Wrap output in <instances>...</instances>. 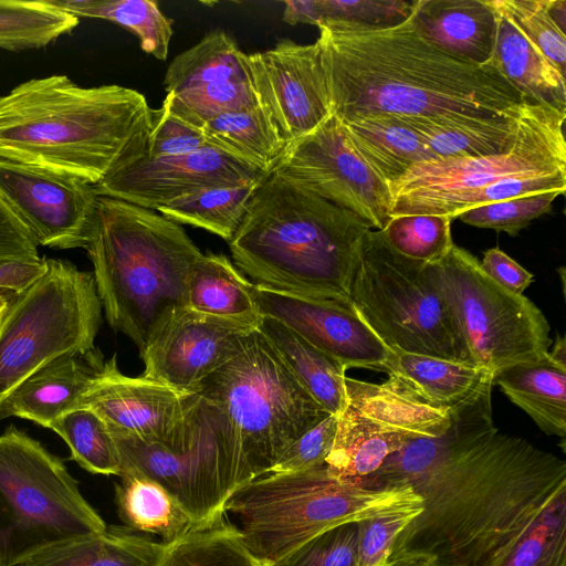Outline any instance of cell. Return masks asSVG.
<instances>
[{"instance_id": "1", "label": "cell", "mask_w": 566, "mask_h": 566, "mask_svg": "<svg viewBox=\"0 0 566 566\" xmlns=\"http://www.w3.org/2000/svg\"><path fill=\"white\" fill-rule=\"evenodd\" d=\"M405 485L422 511L391 556L416 552L436 566H484L566 492V462L494 428L455 444Z\"/></svg>"}, {"instance_id": "2", "label": "cell", "mask_w": 566, "mask_h": 566, "mask_svg": "<svg viewBox=\"0 0 566 566\" xmlns=\"http://www.w3.org/2000/svg\"><path fill=\"white\" fill-rule=\"evenodd\" d=\"M332 115L494 116L525 96L491 63L471 64L423 39L409 18L388 28L318 27Z\"/></svg>"}, {"instance_id": "3", "label": "cell", "mask_w": 566, "mask_h": 566, "mask_svg": "<svg viewBox=\"0 0 566 566\" xmlns=\"http://www.w3.org/2000/svg\"><path fill=\"white\" fill-rule=\"evenodd\" d=\"M153 119L134 88L31 78L0 96V158L96 185L147 154Z\"/></svg>"}, {"instance_id": "4", "label": "cell", "mask_w": 566, "mask_h": 566, "mask_svg": "<svg viewBox=\"0 0 566 566\" xmlns=\"http://www.w3.org/2000/svg\"><path fill=\"white\" fill-rule=\"evenodd\" d=\"M373 228L272 170L231 238L233 264L255 284L349 306L361 242Z\"/></svg>"}, {"instance_id": "5", "label": "cell", "mask_w": 566, "mask_h": 566, "mask_svg": "<svg viewBox=\"0 0 566 566\" xmlns=\"http://www.w3.org/2000/svg\"><path fill=\"white\" fill-rule=\"evenodd\" d=\"M85 250L108 325L139 354L159 324L186 306L190 272L203 254L180 224L106 196L97 198Z\"/></svg>"}, {"instance_id": "6", "label": "cell", "mask_w": 566, "mask_h": 566, "mask_svg": "<svg viewBox=\"0 0 566 566\" xmlns=\"http://www.w3.org/2000/svg\"><path fill=\"white\" fill-rule=\"evenodd\" d=\"M422 506L409 486L373 490L333 476L326 465L298 472H273L238 488L224 513L248 552L271 566L298 546L335 526Z\"/></svg>"}, {"instance_id": "7", "label": "cell", "mask_w": 566, "mask_h": 566, "mask_svg": "<svg viewBox=\"0 0 566 566\" xmlns=\"http://www.w3.org/2000/svg\"><path fill=\"white\" fill-rule=\"evenodd\" d=\"M216 405L239 446L248 476L266 474L283 452L327 417L259 329L193 390Z\"/></svg>"}, {"instance_id": "8", "label": "cell", "mask_w": 566, "mask_h": 566, "mask_svg": "<svg viewBox=\"0 0 566 566\" xmlns=\"http://www.w3.org/2000/svg\"><path fill=\"white\" fill-rule=\"evenodd\" d=\"M349 302L389 350L475 366L434 265L401 255L381 230L361 242Z\"/></svg>"}, {"instance_id": "9", "label": "cell", "mask_w": 566, "mask_h": 566, "mask_svg": "<svg viewBox=\"0 0 566 566\" xmlns=\"http://www.w3.org/2000/svg\"><path fill=\"white\" fill-rule=\"evenodd\" d=\"M106 527L62 459L13 424L0 434V566Z\"/></svg>"}, {"instance_id": "10", "label": "cell", "mask_w": 566, "mask_h": 566, "mask_svg": "<svg viewBox=\"0 0 566 566\" xmlns=\"http://www.w3.org/2000/svg\"><path fill=\"white\" fill-rule=\"evenodd\" d=\"M111 434L118 452L119 475L135 472L160 484L179 501L197 527L223 521L227 500L250 481L227 419L200 394L161 441Z\"/></svg>"}, {"instance_id": "11", "label": "cell", "mask_w": 566, "mask_h": 566, "mask_svg": "<svg viewBox=\"0 0 566 566\" xmlns=\"http://www.w3.org/2000/svg\"><path fill=\"white\" fill-rule=\"evenodd\" d=\"M17 293L0 318V403L35 370L66 353L95 349L102 304L93 272L61 259Z\"/></svg>"}, {"instance_id": "12", "label": "cell", "mask_w": 566, "mask_h": 566, "mask_svg": "<svg viewBox=\"0 0 566 566\" xmlns=\"http://www.w3.org/2000/svg\"><path fill=\"white\" fill-rule=\"evenodd\" d=\"M566 112L525 99L512 145L504 151L474 158H448L415 164L388 185L391 218L441 214L457 197L512 176L566 171Z\"/></svg>"}, {"instance_id": "13", "label": "cell", "mask_w": 566, "mask_h": 566, "mask_svg": "<svg viewBox=\"0 0 566 566\" xmlns=\"http://www.w3.org/2000/svg\"><path fill=\"white\" fill-rule=\"evenodd\" d=\"M433 265L476 367L495 376L548 353L551 326L543 312L524 295L494 282L472 253L453 244Z\"/></svg>"}, {"instance_id": "14", "label": "cell", "mask_w": 566, "mask_h": 566, "mask_svg": "<svg viewBox=\"0 0 566 566\" xmlns=\"http://www.w3.org/2000/svg\"><path fill=\"white\" fill-rule=\"evenodd\" d=\"M273 170L350 210L373 229L384 230L391 219L388 185L354 150L334 115L289 144Z\"/></svg>"}, {"instance_id": "15", "label": "cell", "mask_w": 566, "mask_h": 566, "mask_svg": "<svg viewBox=\"0 0 566 566\" xmlns=\"http://www.w3.org/2000/svg\"><path fill=\"white\" fill-rule=\"evenodd\" d=\"M164 88V103L200 128L220 114L259 104L247 54L221 30L207 33L172 60Z\"/></svg>"}, {"instance_id": "16", "label": "cell", "mask_w": 566, "mask_h": 566, "mask_svg": "<svg viewBox=\"0 0 566 566\" xmlns=\"http://www.w3.org/2000/svg\"><path fill=\"white\" fill-rule=\"evenodd\" d=\"M0 192L38 245L85 249L98 198L94 185L0 158Z\"/></svg>"}, {"instance_id": "17", "label": "cell", "mask_w": 566, "mask_h": 566, "mask_svg": "<svg viewBox=\"0 0 566 566\" xmlns=\"http://www.w3.org/2000/svg\"><path fill=\"white\" fill-rule=\"evenodd\" d=\"M247 60L258 102L287 145L332 115L317 42L283 39L270 50L247 54Z\"/></svg>"}, {"instance_id": "18", "label": "cell", "mask_w": 566, "mask_h": 566, "mask_svg": "<svg viewBox=\"0 0 566 566\" xmlns=\"http://www.w3.org/2000/svg\"><path fill=\"white\" fill-rule=\"evenodd\" d=\"M266 175L230 154L208 146L179 156H144L94 185L106 196L157 211L174 200L217 186H241Z\"/></svg>"}, {"instance_id": "19", "label": "cell", "mask_w": 566, "mask_h": 566, "mask_svg": "<svg viewBox=\"0 0 566 566\" xmlns=\"http://www.w3.org/2000/svg\"><path fill=\"white\" fill-rule=\"evenodd\" d=\"M259 324L202 314L186 306L172 311L139 354L140 376L193 391L231 355L239 337Z\"/></svg>"}, {"instance_id": "20", "label": "cell", "mask_w": 566, "mask_h": 566, "mask_svg": "<svg viewBox=\"0 0 566 566\" xmlns=\"http://www.w3.org/2000/svg\"><path fill=\"white\" fill-rule=\"evenodd\" d=\"M197 398L196 391L124 375L114 354L91 378L77 408L93 410L112 433L161 441L180 423Z\"/></svg>"}, {"instance_id": "21", "label": "cell", "mask_w": 566, "mask_h": 566, "mask_svg": "<svg viewBox=\"0 0 566 566\" xmlns=\"http://www.w3.org/2000/svg\"><path fill=\"white\" fill-rule=\"evenodd\" d=\"M262 316L286 325L344 368L381 370L389 350L353 307L329 300L302 297L254 283Z\"/></svg>"}, {"instance_id": "22", "label": "cell", "mask_w": 566, "mask_h": 566, "mask_svg": "<svg viewBox=\"0 0 566 566\" xmlns=\"http://www.w3.org/2000/svg\"><path fill=\"white\" fill-rule=\"evenodd\" d=\"M382 382L391 391L419 405L455 412L490 394L494 374L473 365L430 356L391 352Z\"/></svg>"}, {"instance_id": "23", "label": "cell", "mask_w": 566, "mask_h": 566, "mask_svg": "<svg viewBox=\"0 0 566 566\" xmlns=\"http://www.w3.org/2000/svg\"><path fill=\"white\" fill-rule=\"evenodd\" d=\"M103 364L98 348L54 358L2 400L0 420L19 417L50 429L59 417L77 408L81 395Z\"/></svg>"}, {"instance_id": "24", "label": "cell", "mask_w": 566, "mask_h": 566, "mask_svg": "<svg viewBox=\"0 0 566 566\" xmlns=\"http://www.w3.org/2000/svg\"><path fill=\"white\" fill-rule=\"evenodd\" d=\"M409 21L449 56L475 65L492 59L496 12L490 0H416Z\"/></svg>"}, {"instance_id": "25", "label": "cell", "mask_w": 566, "mask_h": 566, "mask_svg": "<svg viewBox=\"0 0 566 566\" xmlns=\"http://www.w3.org/2000/svg\"><path fill=\"white\" fill-rule=\"evenodd\" d=\"M520 111L521 107L494 116L401 117L422 137L429 160H438L483 157L506 150L515 138Z\"/></svg>"}, {"instance_id": "26", "label": "cell", "mask_w": 566, "mask_h": 566, "mask_svg": "<svg viewBox=\"0 0 566 566\" xmlns=\"http://www.w3.org/2000/svg\"><path fill=\"white\" fill-rule=\"evenodd\" d=\"M339 120L354 150L387 185L429 160L422 137L401 116L371 113Z\"/></svg>"}, {"instance_id": "27", "label": "cell", "mask_w": 566, "mask_h": 566, "mask_svg": "<svg viewBox=\"0 0 566 566\" xmlns=\"http://www.w3.org/2000/svg\"><path fill=\"white\" fill-rule=\"evenodd\" d=\"M496 12L492 59L495 66L525 98L566 112V83L558 70L490 0Z\"/></svg>"}, {"instance_id": "28", "label": "cell", "mask_w": 566, "mask_h": 566, "mask_svg": "<svg viewBox=\"0 0 566 566\" xmlns=\"http://www.w3.org/2000/svg\"><path fill=\"white\" fill-rule=\"evenodd\" d=\"M502 392L546 434L566 436V366L548 353L507 367L494 376Z\"/></svg>"}, {"instance_id": "29", "label": "cell", "mask_w": 566, "mask_h": 566, "mask_svg": "<svg viewBox=\"0 0 566 566\" xmlns=\"http://www.w3.org/2000/svg\"><path fill=\"white\" fill-rule=\"evenodd\" d=\"M166 544L125 526L50 547L20 566H155Z\"/></svg>"}, {"instance_id": "30", "label": "cell", "mask_w": 566, "mask_h": 566, "mask_svg": "<svg viewBox=\"0 0 566 566\" xmlns=\"http://www.w3.org/2000/svg\"><path fill=\"white\" fill-rule=\"evenodd\" d=\"M250 282L224 254H202L187 284L186 307L212 316L260 324L262 315Z\"/></svg>"}, {"instance_id": "31", "label": "cell", "mask_w": 566, "mask_h": 566, "mask_svg": "<svg viewBox=\"0 0 566 566\" xmlns=\"http://www.w3.org/2000/svg\"><path fill=\"white\" fill-rule=\"evenodd\" d=\"M259 329L321 407L337 416L345 410L346 369L340 363L272 317L262 316Z\"/></svg>"}, {"instance_id": "32", "label": "cell", "mask_w": 566, "mask_h": 566, "mask_svg": "<svg viewBox=\"0 0 566 566\" xmlns=\"http://www.w3.org/2000/svg\"><path fill=\"white\" fill-rule=\"evenodd\" d=\"M119 478L115 501L125 527L156 535L164 544L198 528L179 501L154 480L135 472L122 473Z\"/></svg>"}, {"instance_id": "33", "label": "cell", "mask_w": 566, "mask_h": 566, "mask_svg": "<svg viewBox=\"0 0 566 566\" xmlns=\"http://www.w3.org/2000/svg\"><path fill=\"white\" fill-rule=\"evenodd\" d=\"M413 438L417 437L382 427L346 407L338 415L335 440L325 465L336 479L354 483L374 473Z\"/></svg>"}, {"instance_id": "34", "label": "cell", "mask_w": 566, "mask_h": 566, "mask_svg": "<svg viewBox=\"0 0 566 566\" xmlns=\"http://www.w3.org/2000/svg\"><path fill=\"white\" fill-rule=\"evenodd\" d=\"M202 129L209 145L265 174L273 170L287 146L260 104L220 114L207 120Z\"/></svg>"}, {"instance_id": "35", "label": "cell", "mask_w": 566, "mask_h": 566, "mask_svg": "<svg viewBox=\"0 0 566 566\" xmlns=\"http://www.w3.org/2000/svg\"><path fill=\"white\" fill-rule=\"evenodd\" d=\"M346 407L356 415L391 430L413 437H437L452 424L455 412H448L413 402L388 389L345 377Z\"/></svg>"}, {"instance_id": "36", "label": "cell", "mask_w": 566, "mask_h": 566, "mask_svg": "<svg viewBox=\"0 0 566 566\" xmlns=\"http://www.w3.org/2000/svg\"><path fill=\"white\" fill-rule=\"evenodd\" d=\"M49 3L76 18L107 20L130 31L142 50L166 61L174 34V20L166 17L150 0H48Z\"/></svg>"}, {"instance_id": "37", "label": "cell", "mask_w": 566, "mask_h": 566, "mask_svg": "<svg viewBox=\"0 0 566 566\" xmlns=\"http://www.w3.org/2000/svg\"><path fill=\"white\" fill-rule=\"evenodd\" d=\"M262 179L241 186L205 188L174 200L157 212L180 226L201 228L230 241Z\"/></svg>"}, {"instance_id": "38", "label": "cell", "mask_w": 566, "mask_h": 566, "mask_svg": "<svg viewBox=\"0 0 566 566\" xmlns=\"http://www.w3.org/2000/svg\"><path fill=\"white\" fill-rule=\"evenodd\" d=\"M80 19L48 0H0V48L22 51L45 48L72 32Z\"/></svg>"}, {"instance_id": "39", "label": "cell", "mask_w": 566, "mask_h": 566, "mask_svg": "<svg viewBox=\"0 0 566 566\" xmlns=\"http://www.w3.org/2000/svg\"><path fill=\"white\" fill-rule=\"evenodd\" d=\"M155 566H265L244 547L235 526L223 521L193 528L166 544Z\"/></svg>"}, {"instance_id": "40", "label": "cell", "mask_w": 566, "mask_h": 566, "mask_svg": "<svg viewBox=\"0 0 566 566\" xmlns=\"http://www.w3.org/2000/svg\"><path fill=\"white\" fill-rule=\"evenodd\" d=\"M484 566H566V492L556 496L516 541Z\"/></svg>"}, {"instance_id": "41", "label": "cell", "mask_w": 566, "mask_h": 566, "mask_svg": "<svg viewBox=\"0 0 566 566\" xmlns=\"http://www.w3.org/2000/svg\"><path fill=\"white\" fill-rule=\"evenodd\" d=\"M50 429L69 446L71 459L94 474L119 475L120 463L104 420L88 408H76L59 417Z\"/></svg>"}, {"instance_id": "42", "label": "cell", "mask_w": 566, "mask_h": 566, "mask_svg": "<svg viewBox=\"0 0 566 566\" xmlns=\"http://www.w3.org/2000/svg\"><path fill=\"white\" fill-rule=\"evenodd\" d=\"M447 214H408L392 217L381 230L390 247L401 255L426 262H439L454 244Z\"/></svg>"}, {"instance_id": "43", "label": "cell", "mask_w": 566, "mask_h": 566, "mask_svg": "<svg viewBox=\"0 0 566 566\" xmlns=\"http://www.w3.org/2000/svg\"><path fill=\"white\" fill-rule=\"evenodd\" d=\"M514 25L565 76L566 35L552 13L553 0H494Z\"/></svg>"}, {"instance_id": "44", "label": "cell", "mask_w": 566, "mask_h": 566, "mask_svg": "<svg viewBox=\"0 0 566 566\" xmlns=\"http://www.w3.org/2000/svg\"><path fill=\"white\" fill-rule=\"evenodd\" d=\"M559 195L557 191L543 192L482 205L461 212L457 218L469 226L493 229L515 237L534 219L549 213Z\"/></svg>"}, {"instance_id": "45", "label": "cell", "mask_w": 566, "mask_h": 566, "mask_svg": "<svg viewBox=\"0 0 566 566\" xmlns=\"http://www.w3.org/2000/svg\"><path fill=\"white\" fill-rule=\"evenodd\" d=\"M416 0H318L321 23L365 28H388L402 23L412 13ZM317 27V28H318Z\"/></svg>"}, {"instance_id": "46", "label": "cell", "mask_w": 566, "mask_h": 566, "mask_svg": "<svg viewBox=\"0 0 566 566\" xmlns=\"http://www.w3.org/2000/svg\"><path fill=\"white\" fill-rule=\"evenodd\" d=\"M566 190V171L551 175L512 176L485 187L465 192L453 199L441 214L455 219L461 212L482 205L530 195Z\"/></svg>"}, {"instance_id": "47", "label": "cell", "mask_w": 566, "mask_h": 566, "mask_svg": "<svg viewBox=\"0 0 566 566\" xmlns=\"http://www.w3.org/2000/svg\"><path fill=\"white\" fill-rule=\"evenodd\" d=\"M357 522L329 528L271 566H355Z\"/></svg>"}, {"instance_id": "48", "label": "cell", "mask_w": 566, "mask_h": 566, "mask_svg": "<svg viewBox=\"0 0 566 566\" xmlns=\"http://www.w3.org/2000/svg\"><path fill=\"white\" fill-rule=\"evenodd\" d=\"M421 511L419 506L358 521L355 566H384L398 535Z\"/></svg>"}, {"instance_id": "49", "label": "cell", "mask_w": 566, "mask_h": 566, "mask_svg": "<svg viewBox=\"0 0 566 566\" xmlns=\"http://www.w3.org/2000/svg\"><path fill=\"white\" fill-rule=\"evenodd\" d=\"M209 145L203 129L175 114L166 103L154 109L146 156L151 158L179 156Z\"/></svg>"}, {"instance_id": "50", "label": "cell", "mask_w": 566, "mask_h": 566, "mask_svg": "<svg viewBox=\"0 0 566 566\" xmlns=\"http://www.w3.org/2000/svg\"><path fill=\"white\" fill-rule=\"evenodd\" d=\"M337 423V415L325 417L294 441L268 473L298 472L324 465L333 448Z\"/></svg>"}, {"instance_id": "51", "label": "cell", "mask_w": 566, "mask_h": 566, "mask_svg": "<svg viewBox=\"0 0 566 566\" xmlns=\"http://www.w3.org/2000/svg\"><path fill=\"white\" fill-rule=\"evenodd\" d=\"M38 243L0 192V260L38 261Z\"/></svg>"}, {"instance_id": "52", "label": "cell", "mask_w": 566, "mask_h": 566, "mask_svg": "<svg viewBox=\"0 0 566 566\" xmlns=\"http://www.w3.org/2000/svg\"><path fill=\"white\" fill-rule=\"evenodd\" d=\"M480 264L494 282L514 294L523 295V292L534 281L532 273L499 248L485 251Z\"/></svg>"}, {"instance_id": "53", "label": "cell", "mask_w": 566, "mask_h": 566, "mask_svg": "<svg viewBox=\"0 0 566 566\" xmlns=\"http://www.w3.org/2000/svg\"><path fill=\"white\" fill-rule=\"evenodd\" d=\"M46 258L38 261L0 260V289L19 293L46 271Z\"/></svg>"}, {"instance_id": "54", "label": "cell", "mask_w": 566, "mask_h": 566, "mask_svg": "<svg viewBox=\"0 0 566 566\" xmlns=\"http://www.w3.org/2000/svg\"><path fill=\"white\" fill-rule=\"evenodd\" d=\"M283 21L291 25L306 23L318 27L321 23L318 0L285 1Z\"/></svg>"}, {"instance_id": "55", "label": "cell", "mask_w": 566, "mask_h": 566, "mask_svg": "<svg viewBox=\"0 0 566 566\" xmlns=\"http://www.w3.org/2000/svg\"><path fill=\"white\" fill-rule=\"evenodd\" d=\"M384 566H436V562L429 554L408 552L391 556Z\"/></svg>"}, {"instance_id": "56", "label": "cell", "mask_w": 566, "mask_h": 566, "mask_svg": "<svg viewBox=\"0 0 566 566\" xmlns=\"http://www.w3.org/2000/svg\"><path fill=\"white\" fill-rule=\"evenodd\" d=\"M548 355L558 364L566 366V340L564 335L556 334L555 344Z\"/></svg>"}, {"instance_id": "57", "label": "cell", "mask_w": 566, "mask_h": 566, "mask_svg": "<svg viewBox=\"0 0 566 566\" xmlns=\"http://www.w3.org/2000/svg\"><path fill=\"white\" fill-rule=\"evenodd\" d=\"M15 294L13 291L0 289V298H12Z\"/></svg>"}, {"instance_id": "58", "label": "cell", "mask_w": 566, "mask_h": 566, "mask_svg": "<svg viewBox=\"0 0 566 566\" xmlns=\"http://www.w3.org/2000/svg\"><path fill=\"white\" fill-rule=\"evenodd\" d=\"M10 300L11 298H0V318H1L2 314L4 313Z\"/></svg>"}]
</instances>
